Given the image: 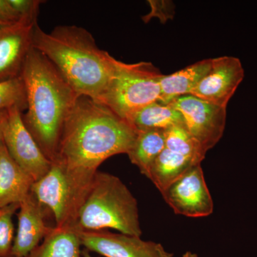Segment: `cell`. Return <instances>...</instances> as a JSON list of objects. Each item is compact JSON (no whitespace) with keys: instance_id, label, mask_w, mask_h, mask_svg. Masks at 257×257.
<instances>
[{"instance_id":"obj_1","label":"cell","mask_w":257,"mask_h":257,"mask_svg":"<svg viewBox=\"0 0 257 257\" xmlns=\"http://www.w3.org/2000/svg\"><path fill=\"white\" fill-rule=\"evenodd\" d=\"M137 133L102 103L78 96L64 122L55 162L63 169L79 212L99 166L114 155L127 154Z\"/></svg>"},{"instance_id":"obj_2","label":"cell","mask_w":257,"mask_h":257,"mask_svg":"<svg viewBox=\"0 0 257 257\" xmlns=\"http://www.w3.org/2000/svg\"><path fill=\"white\" fill-rule=\"evenodd\" d=\"M32 47L55 65L79 96L99 101L114 74L116 59L81 27L60 25L46 32L37 24Z\"/></svg>"},{"instance_id":"obj_3","label":"cell","mask_w":257,"mask_h":257,"mask_svg":"<svg viewBox=\"0 0 257 257\" xmlns=\"http://www.w3.org/2000/svg\"><path fill=\"white\" fill-rule=\"evenodd\" d=\"M21 77L27 96L24 122L45 157L54 162L64 122L79 95L55 65L33 47Z\"/></svg>"},{"instance_id":"obj_4","label":"cell","mask_w":257,"mask_h":257,"mask_svg":"<svg viewBox=\"0 0 257 257\" xmlns=\"http://www.w3.org/2000/svg\"><path fill=\"white\" fill-rule=\"evenodd\" d=\"M82 231L112 229L122 234L141 236L138 201L122 181L98 171L77 221Z\"/></svg>"},{"instance_id":"obj_5","label":"cell","mask_w":257,"mask_h":257,"mask_svg":"<svg viewBox=\"0 0 257 257\" xmlns=\"http://www.w3.org/2000/svg\"><path fill=\"white\" fill-rule=\"evenodd\" d=\"M161 73L151 62L116 60L112 78L99 102L127 121L137 111L160 101Z\"/></svg>"},{"instance_id":"obj_6","label":"cell","mask_w":257,"mask_h":257,"mask_svg":"<svg viewBox=\"0 0 257 257\" xmlns=\"http://www.w3.org/2000/svg\"><path fill=\"white\" fill-rule=\"evenodd\" d=\"M183 116L189 135L207 153L222 138L226 120V108L214 105L190 94L170 103Z\"/></svg>"},{"instance_id":"obj_7","label":"cell","mask_w":257,"mask_h":257,"mask_svg":"<svg viewBox=\"0 0 257 257\" xmlns=\"http://www.w3.org/2000/svg\"><path fill=\"white\" fill-rule=\"evenodd\" d=\"M23 111L18 107L8 109L3 142L10 156L36 182L46 175L52 162L45 157L25 126Z\"/></svg>"},{"instance_id":"obj_8","label":"cell","mask_w":257,"mask_h":257,"mask_svg":"<svg viewBox=\"0 0 257 257\" xmlns=\"http://www.w3.org/2000/svg\"><path fill=\"white\" fill-rule=\"evenodd\" d=\"M161 194L177 214L187 217H204L214 211V202L201 164L189 169Z\"/></svg>"},{"instance_id":"obj_9","label":"cell","mask_w":257,"mask_h":257,"mask_svg":"<svg viewBox=\"0 0 257 257\" xmlns=\"http://www.w3.org/2000/svg\"><path fill=\"white\" fill-rule=\"evenodd\" d=\"M31 192L42 205L52 211L56 226H77L79 211L68 179L58 162H52L46 175L34 182Z\"/></svg>"},{"instance_id":"obj_10","label":"cell","mask_w":257,"mask_h":257,"mask_svg":"<svg viewBox=\"0 0 257 257\" xmlns=\"http://www.w3.org/2000/svg\"><path fill=\"white\" fill-rule=\"evenodd\" d=\"M82 246L105 257H174L161 243L105 230L80 231Z\"/></svg>"},{"instance_id":"obj_11","label":"cell","mask_w":257,"mask_h":257,"mask_svg":"<svg viewBox=\"0 0 257 257\" xmlns=\"http://www.w3.org/2000/svg\"><path fill=\"white\" fill-rule=\"evenodd\" d=\"M243 77L242 64L236 57L224 56L212 59L209 72L189 94L226 108Z\"/></svg>"},{"instance_id":"obj_12","label":"cell","mask_w":257,"mask_h":257,"mask_svg":"<svg viewBox=\"0 0 257 257\" xmlns=\"http://www.w3.org/2000/svg\"><path fill=\"white\" fill-rule=\"evenodd\" d=\"M37 24V21L22 20L0 27V82L21 75Z\"/></svg>"},{"instance_id":"obj_13","label":"cell","mask_w":257,"mask_h":257,"mask_svg":"<svg viewBox=\"0 0 257 257\" xmlns=\"http://www.w3.org/2000/svg\"><path fill=\"white\" fill-rule=\"evenodd\" d=\"M45 216L44 206L30 192L20 204L18 232L10 257H26L40 244L52 229L47 226Z\"/></svg>"},{"instance_id":"obj_14","label":"cell","mask_w":257,"mask_h":257,"mask_svg":"<svg viewBox=\"0 0 257 257\" xmlns=\"http://www.w3.org/2000/svg\"><path fill=\"white\" fill-rule=\"evenodd\" d=\"M33 178L17 163L0 143V208L20 204L31 192Z\"/></svg>"},{"instance_id":"obj_15","label":"cell","mask_w":257,"mask_h":257,"mask_svg":"<svg viewBox=\"0 0 257 257\" xmlns=\"http://www.w3.org/2000/svg\"><path fill=\"white\" fill-rule=\"evenodd\" d=\"M212 59H207L187 66L160 80L161 102L170 104L182 96L188 95L211 68Z\"/></svg>"},{"instance_id":"obj_16","label":"cell","mask_w":257,"mask_h":257,"mask_svg":"<svg viewBox=\"0 0 257 257\" xmlns=\"http://www.w3.org/2000/svg\"><path fill=\"white\" fill-rule=\"evenodd\" d=\"M78 226L52 227L41 244L26 257H82Z\"/></svg>"},{"instance_id":"obj_17","label":"cell","mask_w":257,"mask_h":257,"mask_svg":"<svg viewBox=\"0 0 257 257\" xmlns=\"http://www.w3.org/2000/svg\"><path fill=\"white\" fill-rule=\"evenodd\" d=\"M199 164L201 162L196 159L165 147L154 162L148 179L162 192L189 169Z\"/></svg>"},{"instance_id":"obj_18","label":"cell","mask_w":257,"mask_h":257,"mask_svg":"<svg viewBox=\"0 0 257 257\" xmlns=\"http://www.w3.org/2000/svg\"><path fill=\"white\" fill-rule=\"evenodd\" d=\"M165 148V130H139L126 155L130 162L148 178L154 162Z\"/></svg>"},{"instance_id":"obj_19","label":"cell","mask_w":257,"mask_h":257,"mask_svg":"<svg viewBox=\"0 0 257 257\" xmlns=\"http://www.w3.org/2000/svg\"><path fill=\"white\" fill-rule=\"evenodd\" d=\"M137 131L146 130H167L184 125L183 116L172 104L161 101L152 103L137 111L128 120Z\"/></svg>"},{"instance_id":"obj_20","label":"cell","mask_w":257,"mask_h":257,"mask_svg":"<svg viewBox=\"0 0 257 257\" xmlns=\"http://www.w3.org/2000/svg\"><path fill=\"white\" fill-rule=\"evenodd\" d=\"M13 107L27 109V96L21 75L0 82V111Z\"/></svg>"},{"instance_id":"obj_21","label":"cell","mask_w":257,"mask_h":257,"mask_svg":"<svg viewBox=\"0 0 257 257\" xmlns=\"http://www.w3.org/2000/svg\"><path fill=\"white\" fill-rule=\"evenodd\" d=\"M20 204H13L0 208V257H10L14 243L13 215Z\"/></svg>"},{"instance_id":"obj_22","label":"cell","mask_w":257,"mask_h":257,"mask_svg":"<svg viewBox=\"0 0 257 257\" xmlns=\"http://www.w3.org/2000/svg\"><path fill=\"white\" fill-rule=\"evenodd\" d=\"M151 7V12L143 18L145 23H149L153 18L160 19L162 23L168 20H172L175 16V6L171 1H157L150 0L148 2Z\"/></svg>"},{"instance_id":"obj_23","label":"cell","mask_w":257,"mask_h":257,"mask_svg":"<svg viewBox=\"0 0 257 257\" xmlns=\"http://www.w3.org/2000/svg\"><path fill=\"white\" fill-rule=\"evenodd\" d=\"M10 2L23 20L30 21H37L40 5L45 3L39 0H10Z\"/></svg>"},{"instance_id":"obj_24","label":"cell","mask_w":257,"mask_h":257,"mask_svg":"<svg viewBox=\"0 0 257 257\" xmlns=\"http://www.w3.org/2000/svg\"><path fill=\"white\" fill-rule=\"evenodd\" d=\"M23 20L13 8L10 0H0V21L7 24L17 23Z\"/></svg>"},{"instance_id":"obj_25","label":"cell","mask_w":257,"mask_h":257,"mask_svg":"<svg viewBox=\"0 0 257 257\" xmlns=\"http://www.w3.org/2000/svg\"><path fill=\"white\" fill-rule=\"evenodd\" d=\"M8 110L0 111V143L3 142V133Z\"/></svg>"},{"instance_id":"obj_26","label":"cell","mask_w":257,"mask_h":257,"mask_svg":"<svg viewBox=\"0 0 257 257\" xmlns=\"http://www.w3.org/2000/svg\"><path fill=\"white\" fill-rule=\"evenodd\" d=\"M182 257H198L196 253L191 252V251H187Z\"/></svg>"},{"instance_id":"obj_27","label":"cell","mask_w":257,"mask_h":257,"mask_svg":"<svg viewBox=\"0 0 257 257\" xmlns=\"http://www.w3.org/2000/svg\"><path fill=\"white\" fill-rule=\"evenodd\" d=\"M82 257H92L91 256V254L89 253L88 250H85V251H83L82 253Z\"/></svg>"},{"instance_id":"obj_28","label":"cell","mask_w":257,"mask_h":257,"mask_svg":"<svg viewBox=\"0 0 257 257\" xmlns=\"http://www.w3.org/2000/svg\"><path fill=\"white\" fill-rule=\"evenodd\" d=\"M10 25V24L3 23V22L0 21V27L4 26V25Z\"/></svg>"}]
</instances>
